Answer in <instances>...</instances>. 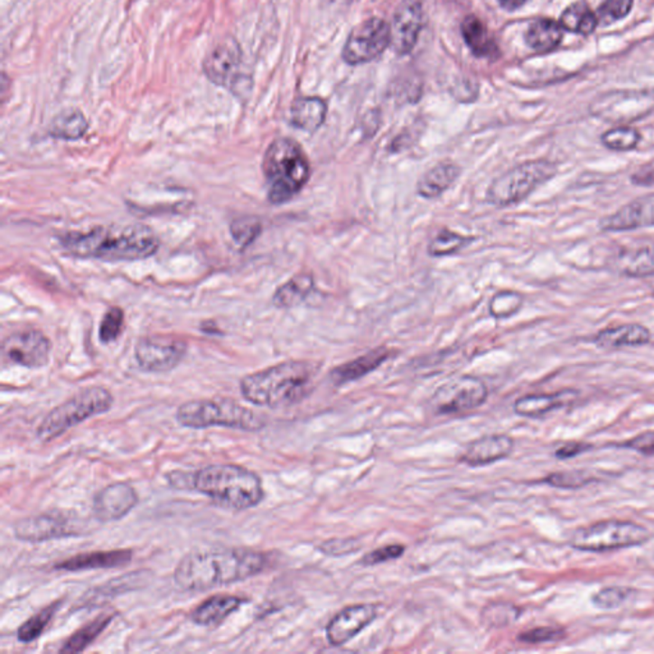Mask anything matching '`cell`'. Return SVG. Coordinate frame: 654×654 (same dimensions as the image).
<instances>
[{"mask_svg":"<svg viewBox=\"0 0 654 654\" xmlns=\"http://www.w3.org/2000/svg\"><path fill=\"white\" fill-rule=\"evenodd\" d=\"M267 565L266 554L248 548L191 552L175 567L174 582L184 592H205L245 582Z\"/></svg>","mask_w":654,"mask_h":654,"instance_id":"1","label":"cell"},{"mask_svg":"<svg viewBox=\"0 0 654 654\" xmlns=\"http://www.w3.org/2000/svg\"><path fill=\"white\" fill-rule=\"evenodd\" d=\"M60 243L72 257L104 262L145 260L160 247L155 231L140 223L70 231L60 237Z\"/></svg>","mask_w":654,"mask_h":654,"instance_id":"2","label":"cell"},{"mask_svg":"<svg viewBox=\"0 0 654 654\" xmlns=\"http://www.w3.org/2000/svg\"><path fill=\"white\" fill-rule=\"evenodd\" d=\"M317 371L319 367L308 360H288L245 376L240 394L256 406L288 408L310 394Z\"/></svg>","mask_w":654,"mask_h":654,"instance_id":"3","label":"cell"},{"mask_svg":"<svg viewBox=\"0 0 654 654\" xmlns=\"http://www.w3.org/2000/svg\"><path fill=\"white\" fill-rule=\"evenodd\" d=\"M191 487L220 508L245 511L265 499L258 474L237 464H211L194 472Z\"/></svg>","mask_w":654,"mask_h":654,"instance_id":"4","label":"cell"},{"mask_svg":"<svg viewBox=\"0 0 654 654\" xmlns=\"http://www.w3.org/2000/svg\"><path fill=\"white\" fill-rule=\"evenodd\" d=\"M262 173L271 205L292 201L310 182L313 168L304 147L289 137L276 138L268 145L262 159Z\"/></svg>","mask_w":654,"mask_h":654,"instance_id":"5","label":"cell"},{"mask_svg":"<svg viewBox=\"0 0 654 654\" xmlns=\"http://www.w3.org/2000/svg\"><path fill=\"white\" fill-rule=\"evenodd\" d=\"M175 418L182 427L205 430L210 427L257 432L265 427L262 416L230 399H200L183 403Z\"/></svg>","mask_w":654,"mask_h":654,"instance_id":"6","label":"cell"},{"mask_svg":"<svg viewBox=\"0 0 654 654\" xmlns=\"http://www.w3.org/2000/svg\"><path fill=\"white\" fill-rule=\"evenodd\" d=\"M113 403V395L107 388H82L44 416L36 430V437L42 443H51L92 416L109 412Z\"/></svg>","mask_w":654,"mask_h":654,"instance_id":"7","label":"cell"},{"mask_svg":"<svg viewBox=\"0 0 654 654\" xmlns=\"http://www.w3.org/2000/svg\"><path fill=\"white\" fill-rule=\"evenodd\" d=\"M557 174L556 164L550 160H529L505 172L490 183L486 200L496 208H508L528 199L537 188Z\"/></svg>","mask_w":654,"mask_h":654,"instance_id":"8","label":"cell"},{"mask_svg":"<svg viewBox=\"0 0 654 654\" xmlns=\"http://www.w3.org/2000/svg\"><path fill=\"white\" fill-rule=\"evenodd\" d=\"M650 538L652 533L634 521L604 520L576 529L570 545L575 550L600 554L641 546Z\"/></svg>","mask_w":654,"mask_h":654,"instance_id":"9","label":"cell"},{"mask_svg":"<svg viewBox=\"0 0 654 654\" xmlns=\"http://www.w3.org/2000/svg\"><path fill=\"white\" fill-rule=\"evenodd\" d=\"M489 390L482 379L462 376L437 388L431 399L434 413L441 416L462 415L482 406Z\"/></svg>","mask_w":654,"mask_h":654,"instance_id":"10","label":"cell"},{"mask_svg":"<svg viewBox=\"0 0 654 654\" xmlns=\"http://www.w3.org/2000/svg\"><path fill=\"white\" fill-rule=\"evenodd\" d=\"M15 538L21 542L42 543L82 535L76 515L54 510L23 518L14 524Z\"/></svg>","mask_w":654,"mask_h":654,"instance_id":"11","label":"cell"},{"mask_svg":"<svg viewBox=\"0 0 654 654\" xmlns=\"http://www.w3.org/2000/svg\"><path fill=\"white\" fill-rule=\"evenodd\" d=\"M391 44V27L379 18H369L351 31L342 49V60L351 66L375 61Z\"/></svg>","mask_w":654,"mask_h":654,"instance_id":"12","label":"cell"},{"mask_svg":"<svg viewBox=\"0 0 654 654\" xmlns=\"http://www.w3.org/2000/svg\"><path fill=\"white\" fill-rule=\"evenodd\" d=\"M187 342L173 336L150 335L135 342V358L145 372H171L187 354Z\"/></svg>","mask_w":654,"mask_h":654,"instance_id":"13","label":"cell"},{"mask_svg":"<svg viewBox=\"0 0 654 654\" xmlns=\"http://www.w3.org/2000/svg\"><path fill=\"white\" fill-rule=\"evenodd\" d=\"M51 342L42 332H14L3 341L2 354L12 365L38 369L51 360Z\"/></svg>","mask_w":654,"mask_h":654,"instance_id":"14","label":"cell"},{"mask_svg":"<svg viewBox=\"0 0 654 654\" xmlns=\"http://www.w3.org/2000/svg\"><path fill=\"white\" fill-rule=\"evenodd\" d=\"M240 49L234 40L221 42L203 61V72L210 81L233 91H239Z\"/></svg>","mask_w":654,"mask_h":654,"instance_id":"15","label":"cell"},{"mask_svg":"<svg viewBox=\"0 0 654 654\" xmlns=\"http://www.w3.org/2000/svg\"><path fill=\"white\" fill-rule=\"evenodd\" d=\"M137 492L126 482L109 484L98 490L92 501V513L101 523L122 520L138 505Z\"/></svg>","mask_w":654,"mask_h":654,"instance_id":"16","label":"cell"},{"mask_svg":"<svg viewBox=\"0 0 654 654\" xmlns=\"http://www.w3.org/2000/svg\"><path fill=\"white\" fill-rule=\"evenodd\" d=\"M376 616L378 609L373 604L362 603L345 607L327 624V640L334 647L344 646L371 624Z\"/></svg>","mask_w":654,"mask_h":654,"instance_id":"17","label":"cell"},{"mask_svg":"<svg viewBox=\"0 0 654 654\" xmlns=\"http://www.w3.org/2000/svg\"><path fill=\"white\" fill-rule=\"evenodd\" d=\"M424 24L422 0H403L391 24V45L400 55L409 54L416 44Z\"/></svg>","mask_w":654,"mask_h":654,"instance_id":"18","label":"cell"},{"mask_svg":"<svg viewBox=\"0 0 654 654\" xmlns=\"http://www.w3.org/2000/svg\"><path fill=\"white\" fill-rule=\"evenodd\" d=\"M652 227H654V192L632 200L600 221V229L611 233Z\"/></svg>","mask_w":654,"mask_h":654,"instance_id":"19","label":"cell"},{"mask_svg":"<svg viewBox=\"0 0 654 654\" xmlns=\"http://www.w3.org/2000/svg\"><path fill=\"white\" fill-rule=\"evenodd\" d=\"M514 440L508 434H489L472 441L461 455V462L469 467H483L510 456Z\"/></svg>","mask_w":654,"mask_h":654,"instance_id":"20","label":"cell"},{"mask_svg":"<svg viewBox=\"0 0 654 654\" xmlns=\"http://www.w3.org/2000/svg\"><path fill=\"white\" fill-rule=\"evenodd\" d=\"M134 558L132 550H107L75 555L55 564L58 572L79 573L88 570L117 569L128 565Z\"/></svg>","mask_w":654,"mask_h":654,"instance_id":"21","label":"cell"},{"mask_svg":"<svg viewBox=\"0 0 654 654\" xmlns=\"http://www.w3.org/2000/svg\"><path fill=\"white\" fill-rule=\"evenodd\" d=\"M246 603V598L234 594H215L200 603L191 619L199 626H218L237 612Z\"/></svg>","mask_w":654,"mask_h":654,"instance_id":"22","label":"cell"},{"mask_svg":"<svg viewBox=\"0 0 654 654\" xmlns=\"http://www.w3.org/2000/svg\"><path fill=\"white\" fill-rule=\"evenodd\" d=\"M391 354L393 351L387 347L376 348L356 360L335 367L330 373V378L335 385H345L348 382L357 381V379L365 378L369 373L376 371L382 363L387 362Z\"/></svg>","mask_w":654,"mask_h":654,"instance_id":"23","label":"cell"},{"mask_svg":"<svg viewBox=\"0 0 654 654\" xmlns=\"http://www.w3.org/2000/svg\"><path fill=\"white\" fill-rule=\"evenodd\" d=\"M610 262L612 270L622 276L631 279L654 276V245L624 249Z\"/></svg>","mask_w":654,"mask_h":654,"instance_id":"24","label":"cell"},{"mask_svg":"<svg viewBox=\"0 0 654 654\" xmlns=\"http://www.w3.org/2000/svg\"><path fill=\"white\" fill-rule=\"evenodd\" d=\"M462 169L458 164L441 162L434 164L432 168L425 171L418 179L416 192L422 199H439L441 194L446 192L461 177Z\"/></svg>","mask_w":654,"mask_h":654,"instance_id":"25","label":"cell"},{"mask_svg":"<svg viewBox=\"0 0 654 654\" xmlns=\"http://www.w3.org/2000/svg\"><path fill=\"white\" fill-rule=\"evenodd\" d=\"M652 339L649 329L640 323H624V325L607 327L594 336V344L606 350L641 347Z\"/></svg>","mask_w":654,"mask_h":654,"instance_id":"26","label":"cell"},{"mask_svg":"<svg viewBox=\"0 0 654 654\" xmlns=\"http://www.w3.org/2000/svg\"><path fill=\"white\" fill-rule=\"evenodd\" d=\"M578 391L564 390L555 394H533L520 397L514 404V410L518 416H526V418H539L552 412V410L561 408L565 404L575 399Z\"/></svg>","mask_w":654,"mask_h":654,"instance_id":"27","label":"cell"},{"mask_svg":"<svg viewBox=\"0 0 654 654\" xmlns=\"http://www.w3.org/2000/svg\"><path fill=\"white\" fill-rule=\"evenodd\" d=\"M327 107L320 98H302L290 109V122L295 128L313 134L325 123Z\"/></svg>","mask_w":654,"mask_h":654,"instance_id":"28","label":"cell"},{"mask_svg":"<svg viewBox=\"0 0 654 654\" xmlns=\"http://www.w3.org/2000/svg\"><path fill=\"white\" fill-rule=\"evenodd\" d=\"M462 33L465 44L477 57L496 58V55H499V48L495 39L490 35L486 24L476 15H468L462 21Z\"/></svg>","mask_w":654,"mask_h":654,"instance_id":"29","label":"cell"},{"mask_svg":"<svg viewBox=\"0 0 654 654\" xmlns=\"http://www.w3.org/2000/svg\"><path fill=\"white\" fill-rule=\"evenodd\" d=\"M314 279L313 274L299 273L297 276L284 283L276 290L273 295V304L277 308L288 310L304 304L305 299L313 294Z\"/></svg>","mask_w":654,"mask_h":654,"instance_id":"30","label":"cell"},{"mask_svg":"<svg viewBox=\"0 0 654 654\" xmlns=\"http://www.w3.org/2000/svg\"><path fill=\"white\" fill-rule=\"evenodd\" d=\"M116 616V612H107L95 617L64 641L61 653H81L88 649L109 628Z\"/></svg>","mask_w":654,"mask_h":654,"instance_id":"31","label":"cell"},{"mask_svg":"<svg viewBox=\"0 0 654 654\" xmlns=\"http://www.w3.org/2000/svg\"><path fill=\"white\" fill-rule=\"evenodd\" d=\"M563 27L552 20H537L526 33L527 44L536 51H551L563 39Z\"/></svg>","mask_w":654,"mask_h":654,"instance_id":"32","label":"cell"},{"mask_svg":"<svg viewBox=\"0 0 654 654\" xmlns=\"http://www.w3.org/2000/svg\"><path fill=\"white\" fill-rule=\"evenodd\" d=\"M89 129V122L79 110H66L52 119L49 134L57 140L76 141Z\"/></svg>","mask_w":654,"mask_h":654,"instance_id":"33","label":"cell"},{"mask_svg":"<svg viewBox=\"0 0 654 654\" xmlns=\"http://www.w3.org/2000/svg\"><path fill=\"white\" fill-rule=\"evenodd\" d=\"M561 27L569 33L589 35L598 26V18L584 3H574L561 14Z\"/></svg>","mask_w":654,"mask_h":654,"instance_id":"34","label":"cell"},{"mask_svg":"<svg viewBox=\"0 0 654 654\" xmlns=\"http://www.w3.org/2000/svg\"><path fill=\"white\" fill-rule=\"evenodd\" d=\"M61 601L48 604L44 609L40 610L36 615L31 616L29 620H26V621L18 628L17 640L23 644H29L31 641L39 640L42 632H44L49 624H51L52 617H54L58 610L61 609Z\"/></svg>","mask_w":654,"mask_h":654,"instance_id":"35","label":"cell"},{"mask_svg":"<svg viewBox=\"0 0 654 654\" xmlns=\"http://www.w3.org/2000/svg\"><path fill=\"white\" fill-rule=\"evenodd\" d=\"M473 237L462 236L449 229L440 230L428 243V255L432 257H446L455 255L473 242Z\"/></svg>","mask_w":654,"mask_h":654,"instance_id":"36","label":"cell"},{"mask_svg":"<svg viewBox=\"0 0 654 654\" xmlns=\"http://www.w3.org/2000/svg\"><path fill=\"white\" fill-rule=\"evenodd\" d=\"M520 615L519 607L513 603H490L481 612V622L490 629L505 628L518 621Z\"/></svg>","mask_w":654,"mask_h":654,"instance_id":"37","label":"cell"},{"mask_svg":"<svg viewBox=\"0 0 654 654\" xmlns=\"http://www.w3.org/2000/svg\"><path fill=\"white\" fill-rule=\"evenodd\" d=\"M601 141H603V146L609 150L628 153V151L637 149L638 145L640 144L641 135L638 129L631 128V126H617L603 134Z\"/></svg>","mask_w":654,"mask_h":654,"instance_id":"38","label":"cell"},{"mask_svg":"<svg viewBox=\"0 0 654 654\" xmlns=\"http://www.w3.org/2000/svg\"><path fill=\"white\" fill-rule=\"evenodd\" d=\"M262 233L260 219L256 216L243 215L230 223V234L237 245L246 248L251 246Z\"/></svg>","mask_w":654,"mask_h":654,"instance_id":"39","label":"cell"},{"mask_svg":"<svg viewBox=\"0 0 654 654\" xmlns=\"http://www.w3.org/2000/svg\"><path fill=\"white\" fill-rule=\"evenodd\" d=\"M523 295L511 290H504L493 295L490 301V313L495 319H509L519 313L523 307Z\"/></svg>","mask_w":654,"mask_h":654,"instance_id":"40","label":"cell"},{"mask_svg":"<svg viewBox=\"0 0 654 654\" xmlns=\"http://www.w3.org/2000/svg\"><path fill=\"white\" fill-rule=\"evenodd\" d=\"M542 482L555 489L576 490L594 482V477L588 472L576 469V471L555 472L548 474Z\"/></svg>","mask_w":654,"mask_h":654,"instance_id":"41","label":"cell"},{"mask_svg":"<svg viewBox=\"0 0 654 654\" xmlns=\"http://www.w3.org/2000/svg\"><path fill=\"white\" fill-rule=\"evenodd\" d=\"M123 329H125V313L122 308L114 305L104 313L98 326V339L104 344H110L122 335Z\"/></svg>","mask_w":654,"mask_h":654,"instance_id":"42","label":"cell"},{"mask_svg":"<svg viewBox=\"0 0 654 654\" xmlns=\"http://www.w3.org/2000/svg\"><path fill=\"white\" fill-rule=\"evenodd\" d=\"M631 594V588L621 587V585L606 587L598 591L592 597V603L600 610H615L621 607Z\"/></svg>","mask_w":654,"mask_h":654,"instance_id":"43","label":"cell"},{"mask_svg":"<svg viewBox=\"0 0 654 654\" xmlns=\"http://www.w3.org/2000/svg\"><path fill=\"white\" fill-rule=\"evenodd\" d=\"M565 637L566 632L564 629L555 628V626H539V628L520 632L518 640L527 644H542L560 641Z\"/></svg>","mask_w":654,"mask_h":654,"instance_id":"44","label":"cell"},{"mask_svg":"<svg viewBox=\"0 0 654 654\" xmlns=\"http://www.w3.org/2000/svg\"><path fill=\"white\" fill-rule=\"evenodd\" d=\"M634 0H606L598 9V23L609 24L631 14Z\"/></svg>","mask_w":654,"mask_h":654,"instance_id":"45","label":"cell"},{"mask_svg":"<svg viewBox=\"0 0 654 654\" xmlns=\"http://www.w3.org/2000/svg\"><path fill=\"white\" fill-rule=\"evenodd\" d=\"M404 551H406V547L403 545H388L385 547L376 548V550L369 552L360 563L365 566L379 565V564L397 560V558L403 556Z\"/></svg>","mask_w":654,"mask_h":654,"instance_id":"46","label":"cell"},{"mask_svg":"<svg viewBox=\"0 0 654 654\" xmlns=\"http://www.w3.org/2000/svg\"><path fill=\"white\" fill-rule=\"evenodd\" d=\"M360 548L357 541L354 539H332V541L323 542L320 546V550L329 556H342V555H350L351 552Z\"/></svg>","mask_w":654,"mask_h":654,"instance_id":"47","label":"cell"},{"mask_svg":"<svg viewBox=\"0 0 654 654\" xmlns=\"http://www.w3.org/2000/svg\"><path fill=\"white\" fill-rule=\"evenodd\" d=\"M624 446L646 455H654V431L638 434L634 439L629 440Z\"/></svg>","mask_w":654,"mask_h":654,"instance_id":"48","label":"cell"},{"mask_svg":"<svg viewBox=\"0 0 654 654\" xmlns=\"http://www.w3.org/2000/svg\"><path fill=\"white\" fill-rule=\"evenodd\" d=\"M592 449L591 444L580 443V441H574V443H567L565 445L558 447L555 456L560 461H567V459L575 458L580 453H587Z\"/></svg>","mask_w":654,"mask_h":654,"instance_id":"49","label":"cell"},{"mask_svg":"<svg viewBox=\"0 0 654 654\" xmlns=\"http://www.w3.org/2000/svg\"><path fill=\"white\" fill-rule=\"evenodd\" d=\"M632 183L638 186H650L654 183V172L640 171L631 177Z\"/></svg>","mask_w":654,"mask_h":654,"instance_id":"50","label":"cell"},{"mask_svg":"<svg viewBox=\"0 0 654 654\" xmlns=\"http://www.w3.org/2000/svg\"><path fill=\"white\" fill-rule=\"evenodd\" d=\"M498 2L505 11L514 12L526 5L529 0H498Z\"/></svg>","mask_w":654,"mask_h":654,"instance_id":"51","label":"cell"}]
</instances>
